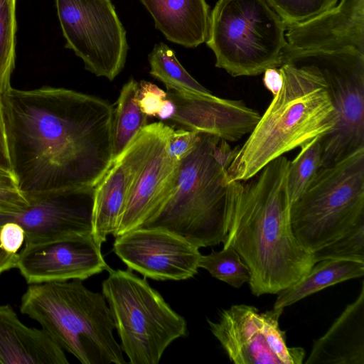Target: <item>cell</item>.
Segmentation results:
<instances>
[{
  "label": "cell",
  "mask_w": 364,
  "mask_h": 364,
  "mask_svg": "<svg viewBox=\"0 0 364 364\" xmlns=\"http://www.w3.org/2000/svg\"><path fill=\"white\" fill-rule=\"evenodd\" d=\"M0 100L11 172L27 200L97 185L112 161V105L48 86L11 87Z\"/></svg>",
  "instance_id": "cell-1"
},
{
  "label": "cell",
  "mask_w": 364,
  "mask_h": 364,
  "mask_svg": "<svg viewBox=\"0 0 364 364\" xmlns=\"http://www.w3.org/2000/svg\"><path fill=\"white\" fill-rule=\"evenodd\" d=\"M289 164L282 155L252 178L228 184L223 246L235 249L247 265L256 296L278 294L315 264L291 229Z\"/></svg>",
  "instance_id": "cell-2"
},
{
  "label": "cell",
  "mask_w": 364,
  "mask_h": 364,
  "mask_svg": "<svg viewBox=\"0 0 364 364\" xmlns=\"http://www.w3.org/2000/svg\"><path fill=\"white\" fill-rule=\"evenodd\" d=\"M280 90L227 169L228 182L245 181L270 161L329 132L336 113L323 74L311 54L287 47Z\"/></svg>",
  "instance_id": "cell-3"
},
{
  "label": "cell",
  "mask_w": 364,
  "mask_h": 364,
  "mask_svg": "<svg viewBox=\"0 0 364 364\" xmlns=\"http://www.w3.org/2000/svg\"><path fill=\"white\" fill-rule=\"evenodd\" d=\"M20 311L82 364L126 363L105 296L82 280L30 284Z\"/></svg>",
  "instance_id": "cell-4"
},
{
  "label": "cell",
  "mask_w": 364,
  "mask_h": 364,
  "mask_svg": "<svg viewBox=\"0 0 364 364\" xmlns=\"http://www.w3.org/2000/svg\"><path fill=\"white\" fill-rule=\"evenodd\" d=\"M220 139L200 132L179 161L171 194L139 228L168 231L198 248L224 242L228 182L227 168L216 152Z\"/></svg>",
  "instance_id": "cell-5"
},
{
  "label": "cell",
  "mask_w": 364,
  "mask_h": 364,
  "mask_svg": "<svg viewBox=\"0 0 364 364\" xmlns=\"http://www.w3.org/2000/svg\"><path fill=\"white\" fill-rule=\"evenodd\" d=\"M287 24L267 0H218L205 41L215 66L233 77L279 68L287 46Z\"/></svg>",
  "instance_id": "cell-6"
},
{
  "label": "cell",
  "mask_w": 364,
  "mask_h": 364,
  "mask_svg": "<svg viewBox=\"0 0 364 364\" xmlns=\"http://www.w3.org/2000/svg\"><path fill=\"white\" fill-rule=\"evenodd\" d=\"M290 218L297 242L311 255L364 226V149L321 167L291 203Z\"/></svg>",
  "instance_id": "cell-7"
},
{
  "label": "cell",
  "mask_w": 364,
  "mask_h": 364,
  "mask_svg": "<svg viewBox=\"0 0 364 364\" xmlns=\"http://www.w3.org/2000/svg\"><path fill=\"white\" fill-rule=\"evenodd\" d=\"M102 291L121 348L132 364H157L166 348L185 336V318L174 311L146 279L132 270L107 269Z\"/></svg>",
  "instance_id": "cell-8"
},
{
  "label": "cell",
  "mask_w": 364,
  "mask_h": 364,
  "mask_svg": "<svg viewBox=\"0 0 364 364\" xmlns=\"http://www.w3.org/2000/svg\"><path fill=\"white\" fill-rule=\"evenodd\" d=\"M65 47L97 77L113 80L128 51L126 31L111 0H55Z\"/></svg>",
  "instance_id": "cell-9"
},
{
  "label": "cell",
  "mask_w": 364,
  "mask_h": 364,
  "mask_svg": "<svg viewBox=\"0 0 364 364\" xmlns=\"http://www.w3.org/2000/svg\"><path fill=\"white\" fill-rule=\"evenodd\" d=\"M309 51L328 85L336 123L321 136L322 167L364 149V54L354 50Z\"/></svg>",
  "instance_id": "cell-10"
},
{
  "label": "cell",
  "mask_w": 364,
  "mask_h": 364,
  "mask_svg": "<svg viewBox=\"0 0 364 364\" xmlns=\"http://www.w3.org/2000/svg\"><path fill=\"white\" fill-rule=\"evenodd\" d=\"M283 311L260 313L252 306L232 305L216 321L208 319L210 331L235 364H301L305 350L288 347L279 327Z\"/></svg>",
  "instance_id": "cell-11"
},
{
  "label": "cell",
  "mask_w": 364,
  "mask_h": 364,
  "mask_svg": "<svg viewBox=\"0 0 364 364\" xmlns=\"http://www.w3.org/2000/svg\"><path fill=\"white\" fill-rule=\"evenodd\" d=\"M23 210L0 215V226L20 225L28 244L92 235L94 187L60 191L28 200Z\"/></svg>",
  "instance_id": "cell-12"
},
{
  "label": "cell",
  "mask_w": 364,
  "mask_h": 364,
  "mask_svg": "<svg viewBox=\"0 0 364 364\" xmlns=\"http://www.w3.org/2000/svg\"><path fill=\"white\" fill-rule=\"evenodd\" d=\"M167 127L159 122L141 129L94 187L92 235L99 245L116 231L134 182Z\"/></svg>",
  "instance_id": "cell-13"
},
{
  "label": "cell",
  "mask_w": 364,
  "mask_h": 364,
  "mask_svg": "<svg viewBox=\"0 0 364 364\" xmlns=\"http://www.w3.org/2000/svg\"><path fill=\"white\" fill-rule=\"evenodd\" d=\"M115 238L114 252L144 278L180 281L198 273L199 248L174 233L138 228Z\"/></svg>",
  "instance_id": "cell-14"
},
{
  "label": "cell",
  "mask_w": 364,
  "mask_h": 364,
  "mask_svg": "<svg viewBox=\"0 0 364 364\" xmlns=\"http://www.w3.org/2000/svg\"><path fill=\"white\" fill-rule=\"evenodd\" d=\"M101 246L92 235L38 244L25 243L16 268L29 284L85 280L107 270Z\"/></svg>",
  "instance_id": "cell-15"
},
{
  "label": "cell",
  "mask_w": 364,
  "mask_h": 364,
  "mask_svg": "<svg viewBox=\"0 0 364 364\" xmlns=\"http://www.w3.org/2000/svg\"><path fill=\"white\" fill-rule=\"evenodd\" d=\"M285 37L292 50L364 54V0H338L314 18L287 26Z\"/></svg>",
  "instance_id": "cell-16"
},
{
  "label": "cell",
  "mask_w": 364,
  "mask_h": 364,
  "mask_svg": "<svg viewBox=\"0 0 364 364\" xmlns=\"http://www.w3.org/2000/svg\"><path fill=\"white\" fill-rule=\"evenodd\" d=\"M167 98L175 105L170 120L189 129L236 141L250 133L260 119L259 113L242 100L181 93L169 90Z\"/></svg>",
  "instance_id": "cell-17"
},
{
  "label": "cell",
  "mask_w": 364,
  "mask_h": 364,
  "mask_svg": "<svg viewBox=\"0 0 364 364\" xmlns=\"http://www.w3.org/2000/svg\"><path fill=\"white\" fill-rule=\"evenodd\" d=\"M173 130L168 126L134 182L113 235L114 237L139 228L171 194L179 164L168 151Z\"/></svg>",
  "instance_id": "cell-18"
},
{
  "label": "cell",
  "mask_w": 364,
  "mask_h": 364,
  "mask_svg": "<svg viewBox=\"0 0 364 364\" xmlns=\"http://www.w3.org/2000/svg\"><path fill=\"white\" fill-rule=\"evenodd\" d=\"M306 364H364V282L330 328L315 340Z\"/></svg>",
  "instance_id": "cell-19"
},
{
  "label": "cell",
  "mask_w": 364,
  "mask_h": 364,
  "mask_svg": "<svg viewBox=\"0 0 364 364\" xmlns=\"http://www.w3.org/2000/svg\"><path fill=\"white\" fill-rule=\"evenodd\" d=\"M43 329L29 328L9 305H0V364H68Z\"/></svg>",
  "instance_id": "cell-20"
},
{
  "label": "cell",
  "mask_w": 364,
  "mask_h": 364,
  "mask_svg": "<svg viewBox=\"0 0 364 364\" xmlns=\"http://www.w3.org/2000/svg\"><path fill=\"white\" fill-rule=\"evenodd\" d=\"M155 26L171 42L196 48L208 36L210 9L205 0H140Z\"/></svg>",
  "instance_id": "cell-21"
},
{
  "label": "cell",
  "mask_w": 364,
  "mask_h": 364,
  "mask_svg": "<svg viewBox=\"0 0 364 364\" xmlns=\"http://www.w3.org/2000/svg\"><path fill=\"white\" fill-rule=\"evenodd\" d=\"M315 264L299 280L279 291L274 310L284 308L326 287L364 275V262L351 259H325Z\"/></svg>",
  "instance_id": "cell-22"
},
{
  "label": "cell",
  "mask_w": 364,
  "mask_h": 364,
  "mask_svg": "<svg viewBox=\"0 0 364 364\" xmlns=\"http://www.w3.org/2000/svg\"><path fill=\"white\" fill-rule=\"evenodd\" d=\"M139 82L131 79L122 87L112 122V161L147 124L139 102Z\"/></svg>",
  "instance_id": "cell-23"
},
{
  "label": "cell",
  "mask_w": 364,
  "mask_h": 364,
  "mask_svg": "<svg viewBox=\"0 0 364 364\" xmlns=\"http://www.w3.org/2000/svg\"><path fill=\"white\" fill-rule=\"evenodd\" d=\"M148 58L150 74L162 82L168 90L200 96L212 94L186 70L175 52L164 43L155 44Z\"/></svg>",
  "instance_id": "cell-24"
},
{
  "label": "cell",
  "mask_w": 364,
  "mask_h": 364,
  "mask_svg": "<svg viewBox=\"0 0 364 364\" xmlns=\"http://www.w3.org/2000/svg\"><path fill=\"white\" fill-rule=\"evenodd\" d=\"M300 148L299 153L289 164L288 191L291 203L305 192L322 167L321 136Z\"/></svg>",
  "instance_id": "cell-25"
},
{
  "label": "cell",
  "mask_w": 364,
  "mask_h": 364,
  "mask_svg": "<svg viewBox=\"0 0 364 364\" xmlns=\"http://www.w3.org/2000/svg\"><path fill=\"white\" fill-rule=\"evenodd\" d=\"M16 0H0V97L11 88L15 68Z\"/></svg>",
  "instance_id": "cell-26"
},
{
  "label": "cell",
  "mask_w": 364,
  "mask_h": 364,
  "mask_svg": "<svg viewBox=\"0 0 364 364\" xmlns=\"http://www.w3.org/2000/svg\"><path fill=\"white\" fill-rule=\"evenodd\" d=\"M199 268L207 270L210 274L235 288L248 283L250 272L237 251L230 246H223L220 251L213 250L201 255Z\"/></svg>",
  "instance_id": "cell-27"
},
{
  "label": "cell",
  "mask_w": 364,
  "mask_h": 364,
  "mask_svg": "<svg viewBox=\"0 0 364 364\" xmlns=\"http://www.w3.org/2000/svg\"><path fill=\"white\" fill-rule=\"evenodd\" d=\"M314 263L325 259H351L364 262V226L311 253Z\"/></svg>",
  "instance_id": "cell-28"
},
{
  "label": "cell",
  "mask_w": 364,
  "mask_h": 364,
  "mask_svg": "<svg viewBox=\"0 0 364 364\" xmlns=\"http://www.w3.org/2000/svg\"><path fill=\"white\" fill-rule=\"evenodd\" d=\"M287 26L306 21L334 6L338 0H267Z\"/></svg>",
  "instance_id": "cell-29"
},
{
  "label": "cell",
  "mask_w": 364,
  "mask_h": 364,
  "mask_svg": "<svg viewBox=\"0 0 364 364\" xmlns=\"http://www.w3.org/2000/svg\"><path fill=\"white\" fill-rule=\"evenodd\" d=\"M138 102L147 117H156L167 93L154 84L141 80L139 82Z\"/></svg>",
  "instance_id": "cell-30"
},
{
  "label": "cell",
  "mask_w": 364,
  "mask_h": 364,
  "mask_svg": "<svg viewBox=\"0 0 364 364\" xmlns=\"http://www.w3.org/2000/svg\"><path fill=\"white\" fill-rule=\"evenodd\" d=\"M200 132L196 130H173L168 143L169 154L180 161L196 144Z\"/></svg>",
  "instance_id": "cell-31"
},
{
  "label": "cell",
  "mask_w": 364,
  "mask_h": 364,
  "mask_svg": "<svg viewBox=\"0 0 364 364\" xmlns=\"http://www.w3.org/2000/svg\"><path fill=\"white\" fill-rule=\"evenodd\" d=\"M24 240V230L18 223L7 222L0 226V245L6 252L17 253Z\"/></svg>",
  "instance_id": "cell-32"
},
{
  "label": "cell",
  "mask_w": 364,
  "mask_h": 364,
  "mask_svg": "<svg viewBox=\"0 0 364 364\" xmlns=\"http://www.w3.org/2000/svg\"><path fill=\"white\" fill-rule=\"evenodd\" d=\"M28 205L18 189L0 188V215L20 212Z\"/></svg>",
  "instance_id": "cell-33"
},
{
  "label": "cell",
  "mask_w": 364,
  "mask_h": 364,
  "mask_svg": "<svg viewBox=\"0 0 364 364\" xmlns=\"http://www.w3.org/2000/svg\"><path fill=\"white\" fill-rule=\"evenodd\" d=\"M0 167L11 171L9 156L4 120L0 100Z\"/></svg>",
  "instance_id": "cell-34"
},
{
  "label": "cell",
  "mask_w": 364,
  "mask_h": 364,
  "mask_svg": "<svg viewBox=\"0 0 364 364\" xmlns=\"http://www.w3.org/2000/svg\"><path fill=\"white\" fill-rule=\"evenodd\" d=\"M263 82L265 87L274 96L282 85V76L279 68L267 69L264 73Z\"/></svg>",
  "instance_id": "cell-35"
},
{
  "label": "cell",
  "mask_w": 364,
  "mask_h": 364,
  "mask_svg": "<svg viewBox=\"0 0 364 364\" xmlns=\"http://www.w3.org/2000/svg\"><path fill=\"white\" fill-rule=\"evenodd\" d=\"M18 253H11L4 250L0 245V274L5 271L16 267Z\"/></svg>",
  "instance_id": "cell-36"
},
{
  "label": "cell",
  "mask_w": 364,
  "mask_h": 364,
  "mask_svg": "<svg viewBox=\"0 0 364 364\" xmlns=\"http://www.w3.org/2000/svg\"><path fill=\"white\" fill-rule=\"evenodd\" d=\"M0 188L18 189L17 183L13 173L1 167Z\"/></svg>",
  "instance_id": "cell-37"
},
{
  "label": "cell",
  "mask_w": 364,
  "mask_h": 364,
  "mask_svg": "<svg viewBox=\"0 0 364 364\" xmlns=\"http://www.w3.org/2000/svg\"><path fill=\"white\" fill-rule=\"evenodd\" d=\"M174 112L175 105L173 102L166 97V99L164 100L156 117L162 120L171 119Z\"/></svg>",
  "instance_id": "cell-38"
}]
</instances>
